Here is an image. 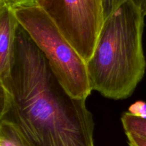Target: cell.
Masks as SVG:
<instances>
[{
	"instance_id": "obj_13",
	"label": "cell",
	"mask_w": 146,
	"mask_h": 146,
	"mask_svg": "<svg viewBox=\"0 0 146 146\" xmlns=\"http://www.w3.org/2000/svg\"><path fill=\"white\" fill-rule=\"evenodd\" d=\"M137 7L140 9L142 14L146 16V0H133Z\"/></svg>"
},
{
	"instance_id": "obj_3",
	"label": "cell",
	"mask_w": 146,
	"mask_h": 146,
	"mask_svg": "<svg viewBox=\"0 0 146 146\" xmlns=\"http://www.w3.org/2000/svg\"><path fill=\"white\" fill-rule=\"evenodd\" d=\"M13 9L20 25L43 53L64 88L73 96L86 99L92 91L86 61L52 19L37 4Z\"/></svg>"
},
{
	"instance_id": "obj_4",
	"label": "cell",
	"mask_w": 146,
	"mask_h": 146,
	"mask_svg": "<svg viewBox=\"0 0 146 146\" xmlns=\"http://www.w3.org/2000/svg\"><path fill=\"white\" fill-rule=\"evenodd\" d=\"M36 4L87 62L105 19L103 0H36Z\"/></svg>"
},
{
	"instance_id": "obj_5",
	"label": "cell",
	"mask_w": 146,
	"mask_h": 146,
	"mask_svg": "<svg viewBox=\"0 0 146 146\" xmlns=\"http://www.w3.org/2000/svg\"><path fill=\"white\" fill-rule=\"evenodd\" d=\"M19 24L14 9L3 3L0 7V80L2 83L10 76Z\"/></svg>"
},
{
	"instance_id": "obj_7",
	"label": "cell",
	"mask_w": 146,
	"mask_h": 146,
	"mask_svg": "<svg viewBox=\"0 0 146 146\" xmlns=\"http://www.w3.org/2000/svg\"><path fill=\"white\" fill-rule=\"evenodd\" d=\"M121 122L125 133H135L146 135V117L137 116L126 112L123 114Z\"/></svg>"
},
{
	"instance_id": "obj_8",
	"label": "cell",
	"mask_w": 146,
	"mask_h": 146,
	"mask_svg": "<svg viewBox=\"0 0 146 146\" xmlns=\"http://www.w3.org/2000/svg\"><path fill=\"white\" fill-rule=\"evenodd\" d=\"M9 96L2 81L0 80V121L3 119L8 111Z\"/></svg>"
},
{
	"instance_id": "obj_11",
	"label": "cell",
	"mask_w": 146,
	"mask_h": 146,
	"mask_svg": "<svg viewBox=\"0 0 146 146\" xmlns=\"http://www.w3.org/2000/svg\"><path fill=\"white\" fill-rule=\"evenodd\" d=\"M128 112L137 116L146 117V103L142 101H136L129 107Z\"/></svg>"
},
{
	"instance_id": "obj_1",
	"label": "cell",
	"mask_w": 146,
	"mask_h": 146,
	"mask_svg": "<svg viewBox=\"0 0 146 146\" xmlns=\"http://www.w3.org/2000/svg\"><path fill=\"white\" fill-rule=\"evenodd\" d=\"M3 84L9 96L3 120L30 146H94V118L86 99L64 88L20 24L10 76Z\"/></svg>"
},
{
	"instance_id": "obj_9",
	"label": "cell",
	"mask_w": 146,
	"mask_h": 146,
	"mask_svg": "<svg viewBox=\"0 0 146 146\" xmlns=\"http://www.w3.org/2000/svg\"><path fill=\"white\" fill-rule=\"evenodd\" d=\"M126 0H103L104 19L113 13Z\"/></svg>"
},
{
	"instance_id": "obj_10",
	"label": "cell",
	"mask_w": 146,
	"mask_h": 146,
	"mask_svg": "<svg viewBox=\"0 0 146 146\" xmlns=\"http://www.w3.org/2000/svg\"><path fill=\"white\" fill-rule=\"evenodd\" d=\"M129 146H146V135L135 133H125Z\"/></svg>"
},
{
	"instance_id": "obj_2",
	"label": "cell",
	"mask_w": 146,
	"mask_h": 146,
	"mask_svg": "<svg viewBox=\"0 0 146 146\" xmlns=\"http://www.w3.org/2000/svg\"><path fill=\"white\" fill-rule=\"evenodd\" d=\"M144 17L126 0L104 19L92 56L86 62L92 90L111 99H124L143 78Z\"/></svg>"
},
{
	"instance_id": "obj_12",
	"label": "cell",
	"mask_w": 146,
	"mask_h": 146,
	"mask_svg": "<svg viewBox=\"0 0 146 146\" xmlns=\"http://www.w3.org/2000/svg\"><path fill=\"white\" fill-rule=\"evenodd\" d=\"M3 3L11 8L20 7V6L32 5L36 4V0H2Z\"/></svg>"
},
{
	"instance_id": "obj_6",
	"label": "cell",
	"mask_w": 146,
	"mask_h": 146,
	"mask_svg": "<svg viewBox=\"0 0 146 146\" xmlns=\"http://www.w3.org/2000/svg\"><path fill=\"white\" fill-rule=\"evenodd\" d=\"M1 146H30L17 129L8 121H0Z\"/></svg>"
},
{
	"instance_id": "obj_15",
	"label": "cell",
	"mask_w": 146,
	"mask_h": 146,
	"mask_svg": "<svg viewBox=\"0 0 146 146\" xmlns=\"http://www.w3.org/2000/svg\"><path fill=\"white\" fill-rule=\"evenodd\" d=\"M0 146H1V139H0Z\"/></svg>"
},
{
	"instance_id": "obj_14",
	"label": "cell",
	"mask_w": 146,
	"mask_h": 146,
	"mask_svg": "<svg viewBox=\"0 0 146 146\" xmlns=\"http://www.w3.org/2000/svg\"><path fill=\"white\" fill-rule=\"evenodd\" d=\"M3 4V1L2 0H0V7H1V4Z\"/></svg>"
}]
</instances>
